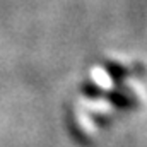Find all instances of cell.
<instances>
[{"instance_id":"6da1fadb","label":"cell","mask_w":147,"mask_h":147,"mask_svg":"<svg viewBox=\"0 0 147 147\" xmlns=\"http://www.w3.org/2000/svg\"><path fill=\"white\" fill-rule=\"evenodd\" d=\"M130 91L121 89V91H106L105 92V99H108L111 105H115L116 108H132L135 105V98L128 94Z\"/></svg>"},{"instance_id":"7a4b0ae2","label":"cell","mask_w":147,"mask_h":147,"mask_svg":"<svg viewBox=\"0 0 147 147\" xmlns=\"http://www.w3.org/2000/svg\"><path fill=\"white\" fill-rule=\"evenodd\" d=\"M106 70L110 74V77L115 80V82H120V80H123L125 77H127V70L121 67V65H116V63H110L108 67H106Z\"/></svg>"}]
</instances>
